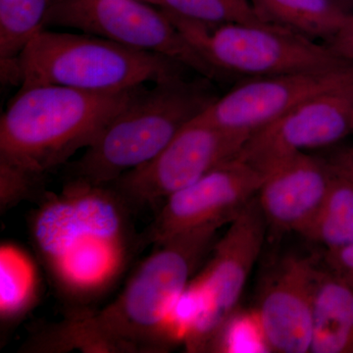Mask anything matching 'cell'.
<instances>
[{"instance_id": "obj_1", "label": "cell", "mask_w": 353, "mask_h": 353, "mask_svg": "<svg viewBox=\"0 0 353 353\" xmlns=\"http://www.w3.org/2000/svg\"><path fill=\"white\" fill-rule=\"evenodd\" d=\"M131 212L108 185L70 180L59 194H44L30 234L62 296L88 303L115 284L137 248Z\"/></svg>"}, {"instance_id": "obj_2", "label": "cell", "mask_w": 353, "mask_h": 353, "mask_svg": "<svg viewBox=\"0 0 353 353\" xmlns=\"http://www.w3.org/2000/svg\"><path fill=\"white\" fill-rule=\"evenodd\" d=\"M143 87L115 92L21 87L0 119V161L46 176L87 148Z\"/></svg>"}, {"instance_id": "obj_3", "label": "cell", "mask_w": 353, "mask_h": 353, "mask_svg": "<svg viewBox=\"0 0 353 353\" xmlns=\"http://www.w3.org/2000/svg\"><path fill=\"white\" fill-rule=\"evenodd\" d=\"M211 82L185 75L141 88L71 164V180L108 185L152 160L218 99Z\"/></svg>"}, {"instance_id": "obj_4", "label": "cell", "mask_w": 353, "mask_h": 353, "mask_svg": "<svg viewBox=\"0 0 353 353\" xmlns=\"http://www.w3.org/2000/svg\"><path fill=\"white\" fill-rule=\"evenodd\" d=\"M221 226L205 225L158 245L115 301L95 313L104 333L123 352H161L174 343L169 328L172 311L211 252Z\"/></svg>"}, {"instance_id": "obj_5", "label": "cell", "mask_w": 353, "mask_h": 353, "mask_svg": "<svg viewBox=\"0 0 353 353\" xmlns=\"http://www.w3.org/2000/svg\"><path fill=\"white\" fill-rule=\"evenodd\" d=\"M17 85H57L115 92L158 83L192 72L175 60L92 34L44 29L13 62Z\"/></svg>"}, {"instance_id": "obj_6", "label": "cell", "mask_w": 353, "mask_h": 353, "mask_svg": "<svg viewBox=\"0 0 353 353\" xmlns=\"http://www.w3.org/2000/svg\"><path fill=\"white\" fill-rule=\"evenodd\" d=\"M164 11L201 57L226 79L324 71L348 63L327 44L269 23L206 25Z\"/></svg>"}, {"instance_id": "obj_7", "label": "cell", "mask_w": 353, "mask_h": 353, "mask_svg": "<svg viewBox=\"0 0 353 353\" xmlns=\"http://www.w3.org/2000/svg\"><path fill=\"white\" fill-rule=\"evenodd\" d=\"M48 26L79 30L163 55L212 82L226 80L190 44L163 9L139 0H55Z\"/></svg>"}, {"instance_id": "obj_8", "label": "cell", "mask_w": 353, "mask_h": 353, "mask_svg": "<svg viewBox=\"0 0 353 353\" xmlns=\"http://www.w3.org/2000/svg\"><path fill=\"white\" fill-rule=\"evenodd\" d=\"M250 136L218 126L203 112L188 123L157 157L108 187L132 211L150 208L236 157Z\"/></svg>"}, {"instance_id": "obj_9", "label": "cell", "mask_w": 353, "mask_h": 353, "mask_svg": "<svg viewBox=\"0 0 353 353\" xmlns=\"http://www.w3.org/2000/svg\"><path fill=\"white\" fill-rule=\"evenodd\" d=\"M267 223L256 196L230 222L213 245L208 263L190 280L203 311L185 343L190 352H208L216 334L239 308L246 282L263 246Z\"/></svg>"}, {"instance_id": "obj_10", "label": "cell", "mask_w": 353, "mask_h": 353, "mask_svg": "<svg viewBox=\"0 0 353 353\" xmlns=\"http://www.w3.org/2000/svg\"><path fill=\"white\" fill-rule=\"evenodd\" d=\"M353 132V81L303 102L253 132L236 155L265 176L290 158L334 148Z\"/></svg>"}, {"instance_id": "obj_11", "label": "cell", "mask_w": 353, "mask_h": 353, "mask_svg": "<svg viewBox=\"0 0 353 353\" xmlns=\"http://www.w3.org/2000/svg\"><path fill=\"white\" fill-rule=\"evenodd\" d=\"M265 176L238 157L228 160L169 196L150 225L145 240L161 245L190 230L231 222L256 196Z\"/></svg>"}, {"instance_id": "obj_12", "label": "cell", "mask_w": 353, "mask_h": 353, "mask_svg": "<svg viewBox=\"0 0 353 353\" xmlns=\"http://www.w3.org/2000/svg\"><path fill=\"white\" fill-rule=\"evenodd\" d=\"M352 81V62L324 71L248 79L218 97L204 114L224 129L252 134L303 102Z\"/></svg>"}, {"instance_id": "obj_13", "label": "cell", "mask_w": 353, "mask_h": 353, "mask_svg": "<svg viewBox=\"0 0 353 353\" xmlns=\"http://www.w3.org/2000/svg\"><path fill=\"white\" fill-rule=\"evenodd\" d=\"M318 270L314 260L290 254L265 278L255 309L272 352H310Z\"/></svg>"}, {"instance_id": "obj_14", "label": "cell", "mask_w": 353, "mask_h": 353, "mask_svg": "<svg viewBox=\"0 0 353 353\" xmlns=\"http://www.w3.org/2000/svg\"><path fill=\"white\" fill-rule=\"evenodd\" d=\"M333 176L324 157L307 152L269 172L256 194L267 226L277 234H301L322 205Z\"/></svg>"}, {"instance_id": "obj_15", "label": "cell", "mask_w": 353, "mask_h": 353, "mask_svg": "<svg viewBox=\"0 0 353 353\" xmlns=\"http://www.w3.org/2000/svg\"><path fill=\"white\" fill-rule=\"evenodd\" d=\"M312 353H353V284L323 265L313 297Z\"/></svg>"}, {"instance_id": "obj_16", "label": "cell", "mask_w": 353, "mask_h": 353, "mask_svg": "<svg viewBox=\"0 0 353 353\" xmlns=\"http://www.w3.org/2000/svg\"><path fill=\"white\" fill-rule=\"evenodd\" d=\"M260 19L313 39L328 41L350 12L334 0H250Z\"/></svg>"}, {"instance_id": "obj_17", "label": "cell", "mask_w": 353, "mask_h": 353, "mask_svg": "<svg viewBox=\"0 0 353 353\" xmlns=\"http://www.w3.org/2000/svg\"><path fill=\"white\" fill-rule=\"evenodd\" d=\"M29 352H123L99 326L95 313H79L32 334L24 345Z\"/></svg>"}, {"instance_id": "obj_18", "label": "cell", "mask_w": 353, "mask_h": 353, "mask_svg": "<svg viewBox=\"0 0 353 353\" xmlns=\"http://www.w3.org/2000/svg\"><path fill=\"white\" fill-rule=\"evenodd\" d=\"M334 173V172H333ZM301 236L325 250L353 243V185L334 173L322 205Z\"/></svg>"}, {"instance_id": "obj_19", "label": "cell", "mask_w": 353, "mask_h": 353, "mask_svg": "<svg viewBox=\"0 0 353 353\" xmlns=\"http://www.w3.org/2000/svg\"><path fill=\"white\" fill-rule=\"evenodd\" d=\"M55 0H0V66L15 61L46 27Z\"/></svg>"}, {"instance_id": "obj_20", "label": "cell", "mask_w": 353, "mask_h": 353, "mask_svg": "<svg viewBox=\"0 0 353 353\" xmlns=\"http://www.w3.org/2000/svg\"><path fill=\"white\" fill-rule=\"evenodd\" d=\"M2 320L12 321L29 310L36 301V273L31 262L13 248H2L0 257Z\"/></svg>"}, {"instance_id": "obj_21", "label": "cell", "mask_w": 353, "mask_h": 353, "mask_svg": "<svg viewBox=\"0 0 353 353\" xmlns=\"http://www.w3.org/2000/svg\"><path fill=\"white\" fill-rule=\"evenodd\" d=\"M161 8L206 25L264 22L250 0H163Z\"/></svg>"}, {"instance_id": "obj_22", "label": "cell", "mask_w": 353, "mask_h": 353, "mask_svg": "<svg viewBox=\"0 0 353 353\" xmlns=\"http://www.w3.org/2000/svg\"><path fill=\"white\" fill-rule=\"evenodd\" d=\"M210 352H272L256 309L240 310L230 316L216 334Z\"/></svg>"}, {"instance_id": "obj_23", "label": "cell", "mask_w": 353, "mask_h": 353, "mask_svg": "<svg viewBox=\"0 0 353 353\" xmlns=\"http://www.w3.org/2000/svg\"><path fill=\"white\" fill-rule=\"evenodd\" d=\"M43 176L15 165L0 161V208L1 212L28 199L41 201L44 194Z\"/></svg>"}, {"instance_id": "obj_24", "label": "cell", "mask_w": 353, "mask_h": 353, "mask_svg": "<svg viewBox=\"0 0 353 353\" xmlns=\"http://www.w3.org/2000/svg\"><path fill=\"white\" fill-rule=\"evenodd\" d=\"M323 265L353 284V243L325 250Z\"/></svg>"}, {"instance_id": "obj_25", "label": "cell", "mask_w": 353, "mask_h": 353, "mask_svg": "<svg viewBox=\"0 0 353 353\" xmlns=\"http://www.w3.org/2000/svg\"><path fill=\"white\" fill-rule=\"evenodd\" d=\"M327 46L336 57L353 63V13L348 14L338 32L327 41Z\"/></svg>"}, {"instance_id": "obj_26", "label": "cell", "mask_w": 353, "mask_h": 353, "mask_svg": "<svg viewBox=\"0 0 353 353\" xmlns=\"http://www.w3.org/2000/svg\"><path fill=\"white\" fill-rule=\"evenodd\" d=\"M324 158L336 175L345 179L353 185V143L334 146L328 157Z\"/></svg>"}, {"instance_id": "obj_27", "label": "cell", "mask_w": 353, "mask_h": 353, "mask_svg": "<svg viewBox=\"0 0 353 353\" xmlns=\"http://www.w3.org/2000/svg\"><path fill=\"white\" fill-rule=\"evenodd\" d=\"M139 1L152 4V6L159 7V8H161V7L163 6V0H139Z\"/></svg>"}, {"instance_id": "obj_28", "label": "cell", "mask_w": 353, "mask_h": 353, "mask_svg": "<svg viewBox=\"0 0 353 353\" xmlns=\"http://www.w3.org/2000/svg\"><path fill=\"white\" fill-rule=\"evenodd\" d=\"M334 1L338 2V3L340 4L341 6L343 7V0H334ZM343 8H345V7H343Z\"/></svg>"}]
</instances>
